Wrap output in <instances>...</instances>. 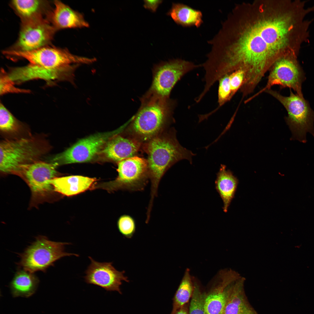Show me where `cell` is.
<instances>
[{"label":"cell","instance_id":"f1b7e54d","mask_svg":"<svg viewBox=\"0 0 314 314\" xmlns=\"http://www.w3.org/2000/svg\"><path fill=\"white\" fill-rule=\"evenodd\" d=\"M14 81L9 74L3 69L1 70L0 78V93L1 95L10 93H28V90L17 88L14 85Z\"/></svg>","mask_w":314,"mask_h":314},{"label":"cell","instance_id":"5b68a950","mask_svg":"<svg viewBox=\"0 0 314 314\" xmlns=\"http://www.w3.org/2000/svg\"><path fill=\"white\" fill-rule=\"evenodd\" d=\"M265 92L278 100L287 110L288 116L285 119L292 133L291 140L306 143L307 132L314 137V112L303 96L294 94L291 90L288 97L271 89Z\"/></svg>","mask_w":314,"mask_h":314},{"label":"cell","instance_id":"e0dca14e","mask_svg":"<svg viewBox=\"0 0 314 314\" xmlns=\"http://www.w3.org/2000/svg\"><path fill=\"white\" fill-rule=\"evenodd\" d=\"M54 4L51 18L53 26L56 30L89 27V23L80 13L60 1H54Z\"/></svg>","mask_w":314,"mask_h":314},{"label":"cell","instance_id":"603a6c76","mask_svg":"<svg viewBox=\"0 0 314 314\" xmlns=\"http://www.w3.org/2000/svg\"><path fill=\"white\" fill-rule=\"evenodd\" d=\"M167 14L176 24L183 26L199 27L203 23L201 11L182 3H173Z\"/></svg>","mask_w":314,"mask_h":314},{"label":"cell","instance_id":"ffe728a7","mask_svg":"<svg viewBox=\"0 0 314 314\" xmlns=\"http://www.w3.org/2000/svg\"><path fill=\"white\" fill-rule=\"evenodd\" d=\"M215 183V189L223 201V211L226 212L234 197L238 183V179L231 171L226 170L225 165H221Z\"/></svg>","mask_w":314,"mask_h":314},{"label":"cell","instance_id":"cb8c5ba5","mask_svg":"<svg viewBox=\"0 0 314 314\" xmlns=\"http://www.w3.org/2000/svg\"><path fill=\"white\" fill-rule=\"evenodd\" d=\"M194 289V279L190 274V270L187 269L174 296L171 314H175L177 311L186 305L192 297Z\"/></svg>","mask_w":314,"mask_h":314},{"label":"cell","instance_id":"52a82bcc","mask_svg":"<svg viewBox=\"0 0 314 314\" xmlns=\"http://www.w3.org/2000/svg\"><path fill=\"white\" fill-rule=\"evenodd\" d=\"M3 53L6 55L24 58L28 60L31 65L56 73L62 72L72 65L89 64L96 60L95 58L73 54L67 49L47 46L30 51H19L10 50L4 51Z\"/></svg>","mask_w":314,"mask_h":314},{"label":"cell","instance_id":"44dd1931","mask_svg":"<svg viewBox=\"0 0 314 314\" xmlns=\"http://www.w3.org/2000/svg\"><path fill=\"white\" fill-rule=\"evenodd\" d=\"M39 282L34 273L22 269L19 270L10 284L12 295L14 297H30L35 293Z\"/></svg>","mask_w":314,"mask_h":314},{"label":"cell","instance_id":"6da1fadb","mask_svg":"<svg viewBox=\"0 0 314 314\" xmlns=\"http://www.w3.org/2000/svg\"><path fill=\"white\" fill-rule=\"evenodd\" d=\"M294 24L291 16L287 15L261 20L247 28L236 42L218 45L215 58L218 70L224 75L242 70L245 78L240 90L250 94L277 53L287 44Z\"/></svg>","mask_w":314,"mask_h":314},{"label":"cell","instance_id":"ac0fdd59","mask_svg":"<svg viewBox=\"0 0 314 314\" xmlns=\"http://www.w3.org/2000/svg\"><path fill=\"white\" fill-rule=\"evenodd\" d=\"M245 281L241 277L236 281L222 314H258L246 295Z\"/></svg>","mask_w":314,"mask_h":314},{"label":"cell","instance_id":"ba28073f","mask_svg":"<svg viewBox=\"0 0 314 314\" xmlns=\"http://www.w3.org/2000/svg\"><path fill=\"white\" fill-rule=\"evenodd\" d=\"M201 65L176 59L162 62L154 66L151 85L146 93L163 98H169L171 92L185 74Z\"/></svg>","mask_w":314,"mask_h":314},{"label":"cell","instance_id":"4dcf8cb0","mask_svg":"<svg viewBox=\"0 0 314 314\" xmlns=\"http://www.w3.org/2000/svg\"><path fill=\"white\" fill-rule=\"evenodd\" d=\"M175 314H189L186 305L177 311Z\"/></svg>","mask_w":314,"mask_h":314},{"label":"cell","instance_id":"2e32d148","mask_svg":"<svg viewBox=\"0 0 314 314\" xmlns=\"http://www.w3.org/2000/svg\"><path fill=\"white\" fill-rule=\"evenodd\" d=\"M118 134L106 143L102 151L103 154L109 159L118 162L136 156L142 143L128 134L126 136Z\"/></svg>","mask_w":314,"mask_h":314},{"label":"cell","instance_id":"4316f807","mask_svg":"<svg viewBox=\"0 0 314 314\" xmlns=\"http://www.w3.org/2000/svg\"><path fill=\"white\" fill-rule=\"evenodd\" d=\"M218 90V101L220 106L230 100L234 95L231 84L229 74L219 80Z\"/></svg>","mask_w":314,"mask_h":314},{"label":"cell","instance_id":"8992f818","mask_svg":"<svg viewBox=\"0 0 314 314\" xmlns=\"http://www.w3.org/2000/svg\"><path fill=\"white\" fill-rule=\"evenodd\" d=\"M70 244L52 241L45 236H39L19 255L20 260L18 265L19 267L31 273L39 271L45 272L56 261L63 257L79 256L65 251V246Z\"/></svg>","mask_w":314,"mask_h":314},{"label":"cell","instance_id":"f546056e","mask_svg":"<svg viewBox=\"0 0 314 314\" xmlns=\"http://www.w3.org/2000/svg\"><path fill=\"white\" fill-rule=\"evenodd\" d=\"M144 7L146 9L155 12L159 5L162 3V0H144Z\"/></svg>","mask_w":314,"mask_h":314},{"label":"cell","instance_id":"7a4b0ae2","mask_svg":"<svg viewBox=\"0 0 314 314\" xmlns=\"http://www.w3.org/2000/svg\"><path fill=\"white\" fill-rule=\"evenodd\" d=\"M143 147L148 156L149 177L151 182L148 207L151 208L160 181L167 171L183 159L187 160L191 164L192 157L195 154L180 144L176 131L173 129L164 131L144 144Z\"/></svg>","mask_w":314,"mask_h":314},{"label":"cell","instance_id":"83f0119b","mask_svg":"<svg viewBox=\"0 0 314 314\" xmlns=\"http://www.w3.org/2000/svg\"><path fill=\"white\" fill-rule=\"evenodd\" d=\"M117 226L120 232L127 238H131L135 232V221L130 215H124L121 216L118 220Z\"/></svg>","mask_w":314,"mask_h":314},{"label":"cell","instance_id":"d6986e66","mask_svg":"<svg viewBox=\"0 0 314 314\" xmlns=\"http://www.w3.org/2000/svg\"><path fill=\"white\" fill-rule=\"evenodd\" d=\"M95 179L81 176L56 177L51 183L53 190L63 195L70 196L80 193L90 188Z\"/></svg>","mask_w":314,"mask_h":314},{"label":"cell","instance_id":"30bf717a","mask_svg":"<svg viewBox=\"0 0 314 314\" xmlns=\"http://www.w3.org/2000/svg\"><path fill=\"white\" fill-rule=\"evenodd\" d=\"M271 68L265 86L256 94L246 100L247 103L276 85L283 88L293 89L299 95L303 96L301 84L304 79L303 72L296 59L283 58L278 60Z\"/></svg>","mask_w":314,"mask_h":314},{"label":"cell","instance_id":"277c9868","mask_svg":"<svg viewBox=\"0 0 314 314\" xmlns=\"http://www.w3.org/2000/svg\"><path fill=\"white\" fill-rule=\"evenodd\" d=\"M52 149L44 134L4 138L0 143V172L16 174L22 167L42 160Z\"/></svg>","mask_w":314,"mask_h":314},{"label":"cell","instance_id":"3957f363","mask_svg":"<svg viewBox=\"0 0 314 314\" xmlns=\"http://www.w3.org/2000/svg\"><path fill=\"white\" fill-rule=\"evenodd\" d=\"M127 129V134L144 144L165 131L172 119L174 102L146 93Z\"/></svg>","mask_w":314,"mask_h":314},{"label":"cell","instance_id":"7c38bea8","mask_svg":"<svg viewBox=\"0 0 314 314\" xmlns=\"http://www.w3.org/2000/svg\"><path fill=\"white\" fill-rule=\"evenodd\" d=\"M118 176L112 184L113 189L141 191L149 179L147 160L135 156L118 162Z\"/></svg>","mask_w":314,"mask_h":314},{"label":"cell","instance_id":"9c48e42d","mask_svg":"<svg viewBox=\"0 0 314 314\" xmlns=\"http://www.w3.org/2000/svg\"><path fill=\"white\" fill-rule=\"evenodd\" d=\"M121 129L96 134L82 139L64 151L53 156L49 162L58 166L89 161L110 138L119 133Z\"/></svg>","mask_w":314,"mask_h":314},{"label":"cell","instance_id":"9a60e30c","mask_svg":"<svg viewBox=\"0 0 314 314\" xmlns=\"http://www.w3.org/2000/svg\"><path fill=\"white\" fill-rule=\"evenodd\" d=\"M90 263L85 272V282L100 286L107 291H117L122 294L120 286L122 281L129 282L124 276L125 271L117 270L112 262H99L88 256Z\"/></svg>","mask_w":314,"mask_h":314},{"label":"cell","instance_id":"d4e9b609","mask_svg":"<svg viewBox=\"0 0 314 314\" xmlns=\"http://www.w3.org/2000/svg\"><path fill=\"white\" fill-rule=\"evenodd\" d=\"M46 3L41 0H15L12 1L13 7L23 21L42 17Z\"/></svg>","mask_w":314,"mask_h":314},{"label":"cell","instance_id":"8fae6325","mask_svg":"<svg viewBox=\"0 0 314 314\" xmlns=\"http://www.w3.org/2000/svg\"><path fill=\"white\" fill-rule=\"evenodd\" d=\"M58 166L55 163L41 160L22 167L16 175L27 183L33 198L42 199L53 190L51 182L57 177Z\"/></svg>","mask_w":314,"mask_h":314},{"label":"cell","instance_id":"4fadbf2b","mask_svg":"<svg viewBox=\"0 0 314 314\" xmlns=\"http://www.w3.org/2000/svg\"><path fill=\"white\" fill-rule=\"evenodd\" d=\"M22 22L18 39L12 50L28 51L46 46L56 30L42 17Z\"/></svg>","mask_w":314,"mask_h":314},{"label":"cell","instance_id":"5bb4252c","mask_svg":"<svg viewBox=\"0 0 314 314\" xmlns=\"http://www.w3.org/2000/svg\"><path fill=\"white\" fill-rule=\"evenodd\" d=\"M240 277L238 273L231 269L221 270L217 273L206 293L204 314H222L234 284Z\"/></svg>","mask_w":314,"mask_h":314},{"label":"cell","instance_id":"7402d4cb","mask_svg":"<svg viewBox=\"0 0 314 314\" xmlns=\"http://www.w3.org/2000/svg\"><path fill=\"white\" fill-rule=\"evenodd\" d=\"M0 131L5 138L13 139L31 134L24 124L16 119L1 103L0 106Z\"/></svg>","mask_w":314,"mask_h":314},{"label":"cell","instance_id":"484cf974","mask_svg":"<svg viewBox=\"0 0 314 314\" xmlns=\"http://www.w3.org/2000/svg\"><path fill=\"white\" fill-rule=\"evenodd\" d=\"M194 289L190 301L189 314H204V305L206 293L202 290L194 279Z\"/></svg>","mask_w":314,"mask_h":314}]
</instances>
